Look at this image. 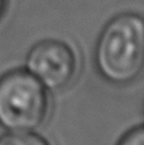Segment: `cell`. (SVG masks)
<instances>
[{
  "mask_svg": "<svg viewBox=\"0 0 144 145\" xmlns=\"http://www.w3.org/2000/svg\"><path fill=\"white\" fill-rule=\"evenodd\" d=\"M100 75L113 85H128L144 71V16L118 14L100 32L94 50Z\"/></svg>",
  "mask_w": 144,
  "mask_h": 145,
  "instance_id": "obj_1",
  "label": "cell"
},
{
  "mask_svg": "<svg viewBox=\"0 0 144 145\" xmlns=\"http://www.w3.org/2000/svg\"><path fill=\"white\" fill-rule=\"evenodd\" d=\"M49 109L46 89L27 70H14L0 78V126L8 132L34 130Z\"/></svg>",
  "mask_w": 144,
  "mask_h": 145,
  "instance_id": "obj_2",
  "label": "cell"
},
{
  "mask_svg": "<svg viewBox=\"0 0 144 145\" xmlns=\"http://www.w3.org/2000/svg\"><path fill=\"white\" fill-rule=\"evenodd\" d=\"M26 70L46 90L66 88L76 75L77 59L70 46L47 39L36 43L26 58Z\"/></svg>",
  "mask_w": 144,
  "mask_h": 145,
  "instance_id": "obj_3",
  "label": "cell"
},
{
  "mask_svg": "<svg viewBox=\"0 0 144 145\" xmlns=\"http://www.w3.org/2000/svg\"><path fill=\"white\" fill-rule=\"evenodd\" d=\"M0 145H50L42 136L34 130H16L8 132L0 137Z\"/></svg>",
  "mask_w": 144,
  "mask_h": 145,
  "instance_id": "obj_4",
  "label": "cell"
},
{
  "mask_svg": "<svg viewBox=\"0 0 144 145\" xmlns=\"http://www.w3.org/2000/svg\"><path fill=\"white\" fill-rule=\"evenodd\" d=\"M117 145H144V126H137L121 137Z\"/></svg>",
  "mask_w": 144,
  "mask_h": 145,
  "instance_id": "obj_5",
  "label": "cell"
},
{
  "mask_svg": "<svg viewBox=\"0 0 144 145\" xmlns=\"http://www.w3.org/2000/svg\"><path fill=\"white\" fill-rule=\"evenodd\" d=\"M5 4H7V0H0V18L3 16L5 10Z\"/></svg>",
  "mask_w": 144,
  "mask_h": 145,
  "instance_id": "obj_6",
  "label": "cell"
}]
</instances>
